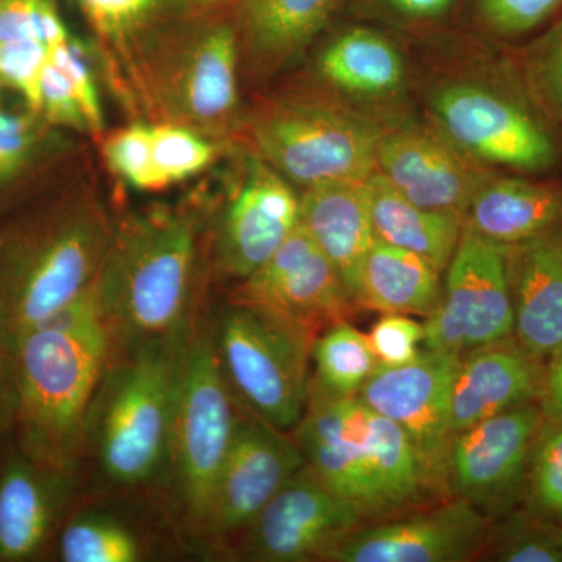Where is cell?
I'll return each instance as SVG.
<instances>
[{
    "instance_id": "cell-1",
    "label": "cell",
    "mask_w": 562,
    "mask_h": 562,
    "mask_svg": "<svg viewBox=\"0 0 562 562\" xmlns=\"http://www.w3.org/2000/svg\"><path fill=\"white\" fill-rule=\"evenodd\" d=\"M92 52L132 121L184 125L235 150L244 109L233 9L165 22L120 49Z\"/></svg>"
},
{
    "instance_id": "cell-2",
    "label": "cell",
    "mask_w": 562,
    "mask_h": 562,
    "mask_svg": "<svg viewBox=\"0 0 562 562\" xmlns=\"http://www.w3.org/2000/svg\"><path fill=\"white\" fill-rule=\"evenodd\" d=\"M111 355L95 280L18 342L11 358L18 397L14 430L22 452L77 473L87 452L92 402Z\"/></svg>"
},
{
    "instance_id": "cell-3",
    "label": "cell",
    "mask_w": 562,
    "mask_h": 562,
    "mask_svg": "<svg viewBox=\"0 0 562 562\" xmlns=\"http://www.w3.org/2000/svg\"><path fill=\"white\" fill-rule=\"evenodd\" d=\"M202 216L199 205H161L116 221L95 279L113 355L176 341L190 331L201 272Z\"/></svg>"
},
{
    "instance_id": "cell-4",
    "label": "cell",
    "mask_w": 562,
    "mask_h": 562,
    "mask_svg": "<svg viewBox=\"0 0 562 562\" xmlns=\"http://www.w3.org/2000/svg\"><path fill=\"white\" fill-rule=\"evenodd\" d=\"M116 221L90 173L0 236V350L76 301L98 279Z\"/></svg>"
},
{
    "instance_id": "cell-5",
    "label": "cell",
    "mask_w": 562,
    "mask_h": 562,
    "mask_svg": "<svg viewBox=\"0 0 562 562\" xmlns=\"http://www.w3.org/2000/svg\"><path fill=\"white\" fill-rule=\"evenodd\" d=\"M187 335L111 357L92 402L87 447L94 452L106 482L114 486L135 490L168 472L181 347Z\"/></svg>"
},
{
    "instance_id": "cell-6",
    "label": "cell",
    "mask_w": 562,
    "mask_h": 562,
    "mask_svg": "<svg viewBox=\"0 0 562 562\" xmlns=\"http://www.w3.org/2000/svg\"><path fill=\"white\" fill-rule=\"evenodd\" d=\"M382 128L319 91L262 95L244 110L235 149L257 155L292 187L364 181L375 172Z\"/></svg>"
},
{
    "instance_id": "cell-7",
    "label": "cell",
    "mask_w": 562,
    "mask_h": 562,
    "mask_svg": "<svg viewBox=\"0 0 562 562\" xmlns=\"http://www.w3.org/2000/svg\"><path fill=\"white\" fill-rule=\"evenodd\" d=\"M211 336L239 408L277 430H294L312 390L313 339L231 299L211 324Z\"/></svg>"
},
{
    "instance_id": "cell-8",
    "label": "cell",
    "mask_w": 562,
    "mask_h": 562,
    "mask_svg": "<svg viewBox=\"0 0 562 562\" xmlns=\"http://www.w3.org/2000/svg\"><path fill=\"white\" fill-rule=\"evenodd\" d=\"M239 412L211 328L192 324L181 347L168 473L188 522L198 530L241 419Z\"/></svg>"
},
{
    "instance_id": "cell-9",
    "label": "cell",
    "mask_w": 562,
    "mask_h": 562,
    "mask_svg": "<svg viewBox=\"0 0 562 562\" xmlns=\"http://www.w3.org/2000/svg\"><path fill=\"white\" fill-rule=\"evenodd\" d=\"M441 297L425 322V349L465 351L514 336L505 246L462 225Z\"/></svg>"
},
{
    "instance_id": "cell-10",
    "label": "cell",
    "mask_w": 562,
    "mask_h": 562,
    "mask_svg": "<svg viewBox=\"0 0 562 562\" xmlns=\"http://www.w3.org/2000/svg\"><path fill=\"white\" fill-rule=\"evenodd\" d=\"M461 355L424 349L408 364L380 366L358 397L408 435L436 501H447L450 406Z\"/></svg>"
},
{
    "instance_id": "cell-11",
    "label": "cell",
    "mask_w": 562,
    "mask_h": 562,
    "mask_svg": "<svg viewBox=\"0 0 562 562\" xmlns=\"http://www.w3.org/2000/svg\"><path fill=\"white\" fill-rule=\"evenodd\" d=\"M435 128L483 166L543 172L558 160L554 140L520 103L473 83H450L430 98Z\"/></svg>"
},
{
    "instance_id": "cell-12",
    "label": "cell",
    "mask_w": 562,
    "mask_h": 562,
    "mask_svg": "<svg viewBox=\"0 0 562 562\" xmlns=\"http://www.w3.org/2000/svg\"><path fill=\"white\" fill-rule=\"evenodd\" d=\"M542 424L541 408L532 402L453 435L447 457L449 497L471 503L492 520L513 512L524 497Z\"/></svg>"
},
{
    "instance_id": "cell-13",
    "label": "cell",
    "mask_w": 562,
    "mask_h": 562,
    "mask_svg": "<svg viewBox=\"0 0 562 562\" xmlns=\"http://www.w3.org/2000/svg\"><path fill=\"white\" fill-rule=\"evenodd\" d=\"M372 409L355 397H336L313 383L302 419L291 431L306 464L366 522L386 519L372 464Z\"/></svg>"
},
{
    "instance_id": "cell-14",
    "label": "cell",
    "mask_w": 562,
    "mask_h": 562,
    "mask_svg": "<svg viewBox=\"0 0 562 562\" xmlns=\"http://www.w3.org/2000/svg\"><path fill=\"white\" fill-rule=\"evenodd\" d=\"M228 299L273 314L313 341L357 308L338 271L301 224L260 269L233 284Z\"/></svg>"
},
{
    "instance_id": "cell-15",
    "label": "cell",
    "mask_w": 562,
    "mask_h": 562,
    "mask_svg": "<svg viewBox=\"0 0 562 562\" xmlns=\"http://www.w3.org/2000/svg\"><path fill=\"white\" fill-rule=\"evenodd\" d=\"M239 149V147H238ZM241 150L214 228V266L238 283L260 269L301 224V194L257 155Z\"/></svg>"
},
{
    "instance_id": "cell-16",
    "label": "cell",
    "mask_w": 562,
    "mask_h": 562,
    "mask_svg": "<svg viewBox=\"0 0 562 562\" xmlns=\"http://www.w3.org/2000/svg\"><path fill=\"white\" fill-rule=\"evenodd\" d=\"M492 519L461 498L361 525L335 543L328 562H464L483 552Z\"/></svg>"
},
{
    "instance_id": "cell-17",
    "label": "cell",
    "mask_w": 562,
    "mask_h": 562,
    "mask_svg": "<svg viewBox=\"0 0 562 562\" xmlns=\"http://www.w3.org/2000/svg\"><path fill=\"white\" fill-rule=\"evenodd\" d=\"M366 522L308 464L302 465L241 536V557L258 562L322 561Z\"/></svg>"
},
{
    "instance_id": "cell-18",
    "label": "cell",
    "mask_w": 562,
    "mask_h": 562,
    "mask_svg": "<svg viewBox=\"0 0 562 562\" xmlns=\"http://www.w3.org/2000/svg\"><path fill=\"white\" fill-rule=\"evenodd\" d=\"M302 465L305 458L291 432L241 416L199 531L216 541L241 538Z\"/></svg>"
},
{
    "instance_id": "cell-19",
    "label": "cell",
    "mask_w": 562,
    "mask_h": 562,
    "mask_svg": "<svg viewBox=\"0 0 562 562\" xmlns=\"http://www.w3.org/2000/svg\"><path fill=\"white\" fill-rule=\"evenodd\" d=\"M375 171L398 194L422 209L465 211L491 171L453 146L438 128L401 127L383 132Z\"/></svg>"
},
{
    "instance_id": "cell-20",
    "label": "cell",
    "mask_w": 562,
    "mask_h": 562,
    "mask_svg": "<svg viewBox=\"0 0 562 562\" xmlns=\"http://www.w3.org/2000/svg\"><path fill=\"white\" fill-rule=\"evenodd\" d=\"M77 473L13 447L0 461V562L35 560L49 546L76 495Z\"/></svg>"
},
{
    "instance_id": "cell-21",
    "label": "cell",
    "mask_w": 562,
    "mask_h": 562,
    "mask_svg": "<svg viewBox=\"0 0 562 562\" xmlns=\"http://www.w3.org/2000/svg\"><path fill=\"white\" fill-rule=\"evenodd\" d=\"M543 366V358L514 336L462 353L450 406L453 435L516 406L538 403Z\"/></svg>"
},
{
    "instance_id": "cell-22",
    "label": "cell",
    "mask_w": 562,
    "mask_h": 562,
    "mask_svg": "<svg viewBox=\"0 0 562 562\" xmlns=\"http://www.w3.org/2000/svg\"><path fill=\"white\" fill-rule=\"evenodd\" d=\"M505 251L514 338L546 360L562 347V231Z\"/></svg>"
},
{
    "instance_id": "cell-23",
    "label": "cell",
    "mask_w": 562,
    "mask_h": 562,
    "mask_svg": "<svg viewBox=\"0 0 562 562\" xmlns=\"http://www.w3.org/2000/svg\"><path fill=\"white\" fill-rule=\"evenodd\" d=\"M339 0H238L233 16L241 49V72L271 79L308 47Z\"/></svg>"
},
{
    "instance_id": "cell-24",
    "label": "cell",
    "mask_w": 562,
    "mask_h": 562,
    "mask_svg": "<svg viewBox=\"0 0 562 562\" xmlns=\"http://www.w3.org/2000/svg\"><path fill=\"white\" fill-rule=\"evenodd\" d=\"M301 225L341 277L358 308L361 269L375 244L364 181H336L301 192Z\"/></svg>"
},
{
    "instance_id": "cell-25",
    "label": "cell",
    "mask_w": 562,
    "mask_h": 562,
    "mask_svg": "<svg viewBox=\"0 0 562 562\" xmlns=\"http://www.w3.org/2000/svg\"><path fill=\"white\" fill-rule=\"evenodd\" d=\"M464 227L501 246H516L562 231V190L491 173L464 214Z\"/></svg>"
},
{
    "instance_id": "cell-26",
    "label": "cell",
    "mask_w": 562,
    "mask_h": 562,
    "mask_svg": "<svg viewBox=\"0 0 562 562\" xmlns=\"http://www.w3.org/2000/svg\"><path fill=\"white\" fill-rule=\"evenodd\" d=\"M369 214L376 241L413 251L446 272L462 233V217L422 209L398 194L379 172L366 180Z\"/></svg>"
},
{
    "instance_id": "cell-27",
    "label": "cell",
    "mask_w": 562,
    "mask_h": 562,
    "mask_svg": "<svg viewBox=\"0 0 562 562\" xmlns=\"http://www.w3.org/2000/svg\"><path fill=\"white\" fill-rule=\"evenodd\" d=\"M441 272L413 251L375 241L361 269L358 308L428 317L441 297Z\"/></svg>"
},
{
    "instance_id": "cell-28",
    "label": "cell",
    "mask_w": 562,
    "mask_h": 562,
    "mask_svg": "<svg viewBox=\"0 0 562 562\" xmlns=\"http://www.w3.org/2000/svg\"><path fill=\"white\" fill-rule=\"evenodd\" d=\"M322 81L342 94L360 99L390 98L405 80L401 52L382 33L351 29L321 52Z\"/></svg>"
},
{
    "instance_id": "cell-29",
    "label": "cell",
    "mask_w": 562,
    "mask_h": 562,
    "mask_svg": "<svg viewBox=\"0 0 562 562\" xmlns=\"http://www.w3.org/2000/svg\"><path fill=\"white\" fill-rule=\"evenodd\" d=\"M76 3L94 33V50L106 54L165 22L232 10L238 0H76Z\"/></svg>"
},
{
    "instance_id": "cell-30",
    "label": "cell",
    "mask_w": 562,
    "mask_h": 562,
    "mask_svg": "<svg viewBox=\"0 0 562 562\" xmlns=\"http://www.w3.org/2000/svg\"><path fill=\"white\" fill-rule=\"evenodd\" d=\"M313 383L336 397H355L380 368L368 335L349 321L331 325L313 342Z\"/></svg>"
},
{
    "instance_id": "cell-31",
    "label": "cell",
    "mask_w": 562,
    "mask_h": 562,
    "mask_svg": "<svg viewBox=\"0 0 562 562\" xmlns=\"http://www.w3.org/2000/svg\"><path fill=\"white\" fill-rule=\"evenodd\" d=\"M76 146L40 114L0 109V188L10 187L41 161L72 154Z\"/></svg>"
},
{
    "instance_id": "cell-32",
    "label": "cell",
    "mask_w": 562,
    "mask_h": 562,
    "mask_svg": "<svg viewBox=\"0 0 562 562\" xmlns=\"http://www.w3.org/2000/svg\"><path fill=\"white\" fill-rule=\"evenodd\" d=\"M480 557L501 562H562V525L530 509L492 520Z\"/></svg>"
},
{
    "instance_id": "cell-33",
    "label": "cell",
    "mask_w": 562,
    "mask_h": 562,
    "mask_svg": "<svg viewBox=\"0 0 562 562\" xmlns=\"http://www.w3.org/2000/svg\"><path fill=\"white\" fill-rule=\"evenodd\" d=\"M143 554L138 535L106 514H80L58 536V557L65 562H138Z\"/></svg>"
},
{
    "instance_id": "cell-34",
    "label": "cell",
    "mask_w": 562,
    "mask_h": 562,
    "mask_svg": "<svg viewBox=\"0 0 562 562\" xmlns=\"http://www.w3.org/2000/svg\"><path fill=\"white\" fill-rule=\"evenodd\" d=\"M151 154L161 190L198 177L231 147L179 124H150Z\"/></svg>"
},
{
    "instance_id": "cell-35",
    "label": "cell",
    "mask_w": 562,
    "mask_h": 562,
    "mask_svg": "<svg viewBox=\"0 0 562 562\" xmlns=\"http://www.w3.org/2000/svg\"><path fill=\"white\" fill-rule=\"evenodd\" d=\"M525 508L562 522V425L543 420L528 464Z\"/></svg>"
},
{
    "instance_id": "cell-36",
    "label": "cell",
    "mask_w": 562,
    "mask_h": 562,
    "mask_svg": "<svg viewBox=\"0 0 562 562\" xmlns=\"http://www.w3.org/2000/svg\"><path fill=\"white\" fill-rule=\"evenodd\" d=\"M99 143L103 160L117 179L133 190L162 191L155 171L149 122L132 121L124 127L106 132Z\"/></svg>"
},
{
    "instance_id": "cell-37",
    "label": "cell",
    "mask_w": 562,
    "mask_h": 562,
    "mask_svg": "<svg viewBox=\"0 0 562 562\" xmlns=\"http://www.w3.org/2000/svg\"><path fill=\"white\" fill-rule=\"evenodd\" d=\"M49 60L65 74L72 87L74 94L87 121L88 136L101 140L106 133L105 114L99 98L98 80H95L94 52L88 49L83 41L69 36L63 43L49 47Z\"/></svg>"
},
{
    "instance_id": "cell-38",
    "label": "cell",
    "mask_w": 562,
    "mask_h": 562,
    "mask_svg": "<svg viewBox=\"0 0 562 562\" xmlns=\"http://www.w3.org/2000/svg\"><path fill=\"white\" fill-rule=\"evenodd\" d=\"M69 36L54 0H0V41H40L52 47Z\"/></svg>"
},
{
    "instance_id": "cell-39",
    "label": "cell",
    "mask_w": 562,
    "mask_h": 562,
    "mask_svg": "<svg viewBox=\"0 0 562 562\" xmlns=\"http://www.w3.org/2000/svg\"><path fill=\"white\" fill-rule=\"evenodd\" d=\"M525 74L543 109L562 124V20L527 50Z\"/></svg>"
},
{
    "instance_id": "cell-40",
    "label": "cell",
    "mask_w": 562,
    "mask_h": 562,
    "mask_svg": "<svg viewBox=\"0 0 562 562\" xmlns=\"http://www.w3.org/2000/svg\"><path fill=\"white\" fill-rule=\"evenodd\" d=\"M49 46L40 41H0V80L20 92L27 110L41 116V74Z\"/></svg>"
},
{
    "instance_id": "cell-41",
    "label": "cell",
    "mask_w": 562,
    "mask_h": 562,
    "mask_svg": "<svg viewBox=\"0 0 562 562\" xmlns=\"http://www.w3.org/2000/svg\"><path fill=\"white\" fill-rule=\"evenodd\" d=\"M368 338L379 364L394 368L419 357L425 341V325L408 314H382Z\"/></svg>"
},
{
    "instance_id": "cell-42",
    "label": "cell",
    "mask_w": 562,
    "mask_h": 562,
    "mask_svg": "<svg viewBox=\"0 0 562 562\" xmlns=\"http://www.w3.org/2000/svg\"><path fill=\"white\" fill-rule=\"evenodd\" d=\"M41 116L52 127L88 136L87 121L65 74L47 60L41 74Z\"/></svg>"
},
{
    "instance_id": "cell-43",
    "label": "cell",
    "mask_w": 562,
    "mask_h": 562,
    "mask_svg": "<svg viewBox=\"0 0 562 562\" xmlns=\"http://www.w3.org/2000/svg\"><path fill=\"white\" fill-rule=\"evenodd\" d=\"M484 20L503 35H520L561 9L562 0H480Z\"/></svg>"
},
{
    "instance_id": "cell-44",
    "label": "cell",
    "mask_w": 562,
    "mask_h": 562,
    "mask_svg": "<svg viewBox=\"0 0 562 562\" xmlns=\"http://www.w3.org/2000/svg\"><path fill=\"white\" fill-rule=\"evenodd\" d=\"M538 405L543 420L562 425V347L547 357Z\"/></svg>"
},
{
    "instance_id": "cell-45",
    "label": "cell",
    "mask_w": 562,
    "mask_h": 562,
    "mask_svg": "<svg viewBox=\"0 0 562 562\" xmlns=\"http://www.w3.org/2000/svg\"><path fill=\"white\" fill-rule=\"evenodd\" d=\"M16 403L13 358L0 350V439L14 428Z\"/></svg>"
},
{
    "instance_id": "cell-46",
    "label": "cell",
    "mask_w": 562,
    "mask_h": 562,
    "mask_svg": "<svg viewBox=\"0 0 562 562\" xmlns=\"http://www.w3.org/2000/svg\"><path fill=\"white\" fill-rule=\"evenodd\" d=\"M384 2L406 20L427 21L446 13L454 0H384Z\"/></svg>"
},
{
    "instance_id": "cell-47",
    "label": "cell",
    "mask_w": 562,
    "mask_h": 562,
    "mask_svg": "<svg viewBox=\"0 0 562 562\" xmlns=\"http://www.w3.org/2000/svg\"><path fill=\"white\" fill-rule=\"evenodd\" d=\"M2 87H3V83H2V80H0V92H2Z\"/></svg>"
},
{
    "instance_id": "cell-48",
    "label": "cell",
    "mask_w": 562,
    "mask_h": 562,
    "mask_svg": "<svg viewBox=\"0 0 562 562\" xmlns=\"http://www.w3.org/2000/svg\"><path fill=\"white\" fill-rule=\"evenodd\" d=\"M561 525H562V522H561Z\"/></svg>"
}]
</instances>
